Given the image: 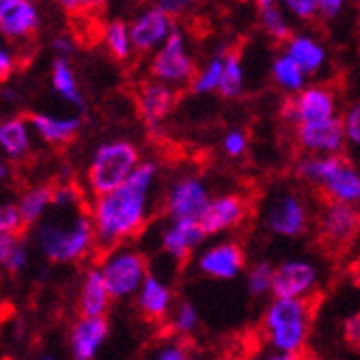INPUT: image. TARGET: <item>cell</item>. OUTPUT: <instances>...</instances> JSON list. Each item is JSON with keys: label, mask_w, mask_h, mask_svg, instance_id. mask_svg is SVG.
<instances>
[{"label": "cell", "mask_w": 360, "mask_h": 360, "mask_svg": "<svg viewBox=\"0 0 360 360\" xmlns=\"http://www.w3.org/2000/svg\"><path fill=\"white\" fill-rule=\"evenodd\" d=\"M311 328V298L272 300L264 313V330L274 352L298 356L307 345Z\"/></svg>", "instance_id": "cell-3"}, {"label": "cell", "mask_w": 360, "mask_h": 360, "mask_svg": "<svg viewBox=\"0 0 360 360\" xmlns=\"http://www.w3.org/2000/svg\"><path fill=\"white\" fill-rule=\"evenodd\" d=\"M339 121H341L343 134H345V143H352L354 147H358V143H360V106L358 104L347 106L343 112V119H339Z\"/></svg>", "instance_id": "cell-37"}, {"label": "cell", "mask_w": 360, "mask_h": 360, "mask_svg": "<svg viewBox=\"0 0 360 360\" xmlns=\"http://www.w3.org/2000/svg\"><path fill=\"white\" fill-rule=\"evenodd\" d=\"M283 117L287 121H293L296 125L335 119L337 117V95L330 86H323V84L304 86L300 93H296L293 100H289L285 104Z\"/></svg>", "instance_id": "cell-8"}, {"label": "cell", "mask_w": 360, "mask_h": 360, "mask_svg": "<svg viewBox=\"0 0 360 360\" xmlns=\"http://www.w3.org/2000/svg\"><path fill=\"white\" fill-rule=\"evenodd\" d=\"M104 41L108 52L112 54V58L127 63L132 58L134 50H132V41H129V30L127 24L123 20H110L104 26Z\"/></svg>", "instance_id": "cell-32"}, {"label": "cell", "mask_w": 360, "mask_h": 360, "mask_svg": "<svg viewBox=\"0 0 360 360\" xmlns=\"http://www.w3.org/2000/svg\"><path fill=\"white\" fill-rule=\"evenodd\" d=\"M18 68V58L9 46L0 44V82H7Z\"/></svg>", "instance_id": "cell-42"}, {"label": "cell", "mask_w": 360, "mask_h": 360, "mask_svg": "<svg viewBox=\"0 0 360 360\" xmlns=\"http://www.w3.org/2000/svg\"><path fill=\"white\" fill-rule=\"evenodd\" d=\"M218 93L224 100H238V97L244 95V68H242V58L238 52L226 50L224 54Z\"/></svg>", "instance_id": "cell-30"}, {"label": "cell", "mask_w": 360, "mask_h": 360, "mask_svg": "<svg viewBox=\"0 0 360 360\" xmlns=\"http://www.w3.org/2000/svg\"><path fill=\"white\" fill-rule=\"evenodd\" d=\"M196 326H199V309L192 302H181L171 317V330L175 335L188 337L196 330Z\"/></svg>", "instance_id": "cell-35"}, {"label": "cell", "mask_w": 360, "mask_h": 360, "mask_svg": "<svg viewBox=\"0 0 360 360\" xmlns=\"http://www.w3.org/2000/svg\"><path fill=\"white\" fill-rule=\"evenodd\" d=\"M212 201L207 186L199 177H184L173 184L167 196V214L175 220H199Z\"/></svg>", "instance_id": "cell-11"}, {"label": "cell", "mask_w": 360, "mask_h": 360, "mask_svg": "<svg viewBox=\"0 0 360 360\" xmlns=\"http://www.w3.org/2000/svg\"><path fill=\"white\" fill-rule=\"evenodd\" d=\"M224 54L226 50L220 48L210 60L207 65L201 70V72H196L192 82H190V89L192 93L196 95H207V93H214L218 91V84H220V76H222V60H224Z\"/></svg>", "instance_id": "cell-33"}, {"label": "cell", "mask_w": 360, "mask_h": 360, "mask_svg": "<svg viewBox=\"0 0 360 360\" xmlns=\"http://www.w3.org/2000/svg\"><path fill=\"white\" fill-rule=\"evenodd\" d=\"M80 207V190L76 184H56L52 186V203L50 210L54 212H68Z\"/></svg>", "instance_id": "cell-36"}, {"label": "cell", "mask_w": 360, "mask_h": 360, "mask_svg": "<svg viewBox=\"0 0 360 360\" xmlns=\"http://www.w3.org/2000/svg\"><path fill=\"white\" fill-rule=\"evenodd\" d=\"M177 93L171 86H165L160 82H145L139 93V108L149 129H158L160 123L165 121L171 110L175 108Z\"/></svg>", "instance_id": "cell-19"}, {"label": "cell", "mask_w": 360, "mask_h": 360, "mask_svg": "<svg viewBox=\"0 0 360 360\" xmlns=\"http://www.w3.org/2000/svg\"><path fill=\"white\" fill-rule=\"evenodd\" d=\"M52 203V186L50 184H41V186H32L28 188L15 205L18 216L22 220V226H35L37 222H41L50 210Z\"/></svg>", "instance_id": "cell-26"}, {"label": "cell", "mask_w": 360, "mask_h": 360, "mask_svg": "<svg viewBox=\"0 0 360 360\" xmlns=\"http://www.w3.org/2000/svg\"><path fill=\"white\" fill-rule=\"evenodd\" d=\"M32 242L52 264H76L95 250V233L84 210L56 212L35 224Z\"/></svg>", "instance_id": "cell-2"}, {"label": "cell", "mask_w": 360, "mask_h": 360, "mask_svg": "<svg viewBox=\"0 0 360 360\" xmlns=\"http://www.w3.org/2000/svg\"><path fill=\"white\" fill-rule=\"evenodd\" d=\"M205 240L196 220H175L162 233V250L175 259H188Z\"/></svg>", "instance_id": "cell-21"}, {"label": "cell", "mask_w": 360, "mask_h": 360, "mask_svg": "<svg viewBox=\"0 0 360 360\" xmlns=\"http://www.w3.org/2000/svg\"><path fill=\"white\" fill-rule=\"evenodd\" d=\"M15 242H18V238H13V236H0V266L5 264V259Z\"/></svg>", "instance_id": "cell-48"}, {"label": "cell", "mask_w": 360, "mask_h": 360, "mask_svg": "<svg viewBox=\"0 0 360 360\" xmlns=\"http://www.w3.org/2000/svg\"><path fill=\"white\" fill-rule=\"evenodd\" d=\"M343 339L349 345L358 347V343H360V315L358 313H354L352 317L345 319V323H343Z\"/></svg>", "instance_id": "cell-44"}, {"label": "cell", "mask_w": 360, "mask_h": 360, "mask_svg": "<svg viewBox=\"0 0 360 360\" xmlns=\"http://www.w3.org/2000/svg\"><path fill=\"white\" fill-rule=\"evenodd\" d=\"M153 360H190V354L186 352L184 345L173 343V345H165V347H162V349L155 354Z\"/></svg>", "instance_id": "cell-47"}, {"label": "cell", "mask_w": 360, "mask_h": 360, "mask_svg": "<svg viewBox=\"0 0 360 360\" xmlns=\"http://www.w3.org/2000/svg\"><path fill=\"white\" fill-rule=\"evenodd\" d=\"M296 141L304 151H309V155H341L345 147V134L339 117L296 125Z\"/></svg>", "instance_id": "cell-13"}, {"label": "cell", "mask_w": 360, "mask_h": 360, "mask_svg": "<svg viewBox=\"0 0 360 360\" xmlns=\"http://www.w3.org/2000/svg\"><path fill=\"white\" fill-rule=\"evenodd\" d=\"M52 89L63 97L65 102H70L78 110L86 108L84 95L78 86L74 68L70 65L68 58H54V63H52Z\"/></svg>", "instance_id": "cell-27"}, {"label": "cell", "mask_w": 360, "mask_h": 360, "mask_svg": "<svg viewBox=\"0 0 360 360\" xmlns=\"http://www.w3.org/2000/svg\"><path fill=\"white\" fill-rule=\"evenodd\" d=\"M345 3L343 0H317V15L326 20H335L343 13Z\"/></svg>", "instance_id": "cell-43"}, {"label": "cell", "mask_w": 360, "mask_h": 360, "mask_svg": "<svg viewBox=\"0 0 360 360\" xmlns=\"http://www.w3.org/2000/svg\"><path fill=\"white\" fill-rule=\"evenodd\" d=\"M248 214V201L240 194H220L207 203L201 218L196 220L201 226V231L207 236L224 233L229 229H236L246 220Z\"/></svg>", "instance_id": "cell-12"}, {"label": "cell", "mask_w": 360, "mask_h": 360, "mask_svg": "<svg viewBox=\"0 0 360 360\" xmlns=\"http://www.w3.org/2000/svg\"><path fill=\"white\" fill-rule=\"evenodd\" d=\"M37 360H54L52 356H41V358H37Z\"/></svg>", "instance_id": "cell-52"}, {"label": "cell", "mask_w": 360, "mask_h": 360, "mask_svg": "<svg viewBox=\"0 0 360 360\" xmlns=\"http://www.w3.org/2000/svg\"><path fill=\"white\" fill-rule=\"evenodd\" d=\"M319 270L304 259H287L274 266L270 293L274 300H307L315 291Z\"/></svg>", "instance_id": "cell-7"}, {"label": "cell", "mask_w": 360, "mask_h": 360, "mask_svg": "<svg viewBox=\"0 0 360 360\" xmlns=\"http://www.w3.org/2000/svg\"><path fill=\"white\" fill-rule=\"evenodd\" d=\"M110 298L104 287L102 274L97 268H89L84 272V278L80 283V293H78V311L80 317H106L110 309Z\"/></svg>", "instance_id": "cell-22"}, {"label": "cell", "mask_w": 360, "mask_h": 360, "mask_svg": "<svg viewBox=\"0 0 360 360\" xmlns=\"http://www.w3.org/2000/svg\"><path fill=\"white\" fill-rule=\"evenodd\" d=\"M32 149V132L24 117L0 119V151L7 160L20 162Z\"/></svg>", "instance_id": "cell-23"}, {"label": "cell", "mask_w": 360, "mask_h": 360, "mask_svg": "<svg viewBox=\"0 0 360 360\" xmlns=\"http://www.w3.org/2000/svg\"><path fill=\"white\" fill-rule=\"evenodd\" d=\"M266 224L272 233L283 238H296L307 231L309 226V210L304 201L293 192H283L268 205Z\"/></svg>", "instance_id": "cell-9"}, {"label": "cell", "mask_w": 360, "mask_h": 360, "mask_svg": "<svg viewBox=\"0 0 360 360\" xmlns=\"http://www.w3.org/2000/svg\"><path fill=\"white\" fill-rule=\"evenodd\" d=\"M175 28V20L162 13L155 5L141 11L132 22L127 24L129 41H132L134 52H155L162 44L167 41L171 30Z\"/></svg>", "instance_id": "cell-10"}, {"label": "cell", "mask_w": 360, "mask_h": 360, "mask_svg": "<svg viewBox=\"0 0 360 360\" xmlns=\"http://www.w3.org/2000/svg\"><path fill=\"white\" fill-rule=\"evenodd\" d=\"M257 18L261 28L266 30V35H270L274 41H287L293 32L291 24L283 11V7L274 0H259L257 3Z\"/></svg>", "instance_id": "cell-29"}, {"label": "cell", "mask_w": 360, "mask_h": 360, "mask_svg": "<svg viewBox=\"0 0 360 360\" xmlns=\"http://www.w3.org/2000/svg\"><path fill=\"white\" fill-rule=\"evenodd\" d=\"M158 177V165L151 160L141 162L134 173L117 190L95 196L89 218L95 233V248L112 250L134 238L145 220L151 199V188Z\"/></svg>", "instance_id": "cell-1"}, {"label": "cell", "mask_w": 360, "mask_h": 360, "mask_svg": "<svg viewBox=\"0 0 360 360\" xmlns=\"http://www.w3.org/2000/svg\"><path fill=\"white\" fill-rule=\"evenodd\" d=\"M26 266H28V248H26V244L20 242V238H18V242L13 244V248L9 250V255H7V259H5L3 268H5L9 274H20V272H24Z\"/></svg>", "instance_id": "cell-40"}, {"label": "cell", "mask_w": 360, "mask_h": 360, "mask_svg": "<svg viewBox=\"0 0 360 360\" xmlns=\"http://www.w3.org/2000/svg\"><path fill=\"white\" fill-rule=\"evenodd\" d=\"M259 360H300V358L298 356H289V354H281V352H272V354L261 356Z\"/></svg>", "instance_id": "cell-50"}, {"label": "cell", "mask_w": 360, "mask_h": 360, "mask_svg": "<svg viewBox=\"0 0 360 360\" xmlns=\"http://www.w3.org/2000/svg\"><path fill=\"white\" fill-rule=\"evenodd\" d=\"M52 50L56 52V58H68L70 60V56L76 52V44L68 35H56L52 39Z\"/></svg>", "instance_id": "cell-45"}, {"label": "cell", "mask_w": 360, "mask_h": 360, "mask_svg": "<svg viewBox=\"0 0 360 360\" xmlns=\"http://www.w3.org/2000/svg\"><path fill=\"white\" fill-rule=\"evenodd\" d=\"M141 165L139 149L129 141H108L95 149L86 169V184L95 196L117 190Z\"/></svg>", "instance_id": "cell-4"}, {"label": "cell", "mask_w": 360, "mask_h": 360, "mask_svg": "<svg viewBox=\"0 0 360 360\" xmlns=\"http://www.w3.org/2000/svg\"><path fill=\"white\" fill-rule=\"evenodd\" d=\"M149 70H151L153 82H160L171 89L192 82L196 68L188 52L186 35L181 28L175 26L171 30V35L167 37V41L153 52Z\"/></svg>", "instance_id": "cell-6"}, {"label": "cell", "mask_w": 360, "mask_h": 360, "mask_svg": "<svg viewBox=\"0 0 360 360\" xmlns=\"http://www.w3.org/2000/svg\"><path fill=\"white\" fill-rule=\"evenodd\" d=\"M136 307L149 321H165L173 309V291L158 276H147L136 293Z\"/></svg>", "instance_id": "cell-20"}, {"label": "cell", "mask_w": 360, "mask_h": 360, "mask_svg": "<svg viewBox=\"0 0 360 360\" xmlns=\"http://www.w3.org/2000/svg\"><path fill=\"white\" fill-rule=\"evenodd\" d=\"M343 162H345L343 155H307L298 162L296 175L307 184H315L321 188L337 173V169Z\"/></svg>", "instance_id": "cell-28"}, {"label": "cell", "mask_w": 360, "mask_h": 360, "mask_svg": "<svg viewBox=\"0 0 360 360\" xmlns=\"http://www.w3.org/2000/svg\"><path fill=\"white\" fill-rule=\"evenodd\" d=\"M26 121L30 132L37 134L44 143L52 147H63L72 143L82 127L80 117H54L46 112H30Z\"/></svg>", "instance_id": "cell-18"}, {"label": "cell", "mask_w": 360, "mask_h": 360, "mask_svg": "<svg viewBox=\"0 0 360 360\" xmlns=\"http://www.w3.org/2000/svg\"><path fill=\"white\" fill-rule=\"evenodd\" d=\"M155 7L162 11V13H167L169 18H177L179 13H184L186 9L192 7V3H188V0H160V3H155Z\"/></svg>", "instance_id": "cell-46"}, {"label": "cell", "mask_w": 360, "mask_h": 360, "mask_svg": "<svg viewBox=\"0 0 360 360\" xmlns=\"http://www.w3.org/2000/svg\"><path fill=\"white\" fill-rule=\"evenodd\" d=\"M7 177H9V165L5 160H0V181L7 179Z\"/></svg>", "instance_id": "cell-51"}, {"label": "cell", "mask_w": 360, "mask_h": 360, "mask_svg": "<svg viewBox=\"0 0 360 360\" xmlns=\"http://www.w3.org/2000/svg\"><path fill=\"white\" fill-rule=\"evenodd\" d=\"M97 270L102 274L110 300H125L136 296L143 281L149 276L145 255L127 246H117L108 250Z\"/></svg>", "instance_id": "cell-5"}, {"label": "cell", "mask_w": 360, "mask_h": 360, "mask_svg": "<svg viewBox=\"0 0 360 360\" xmlns=\"http://www.w3.org/2000/svg\"><path fill=\"white\" fill-rule=\"evenodd\" d=\"M24 231L22 220L18 216L15 205L11 203H0V236H13L18 238Z\"/></svg>", "instance_id": "cell-38"}, {"label": "cell", "mask_w": 360, "mask_h": 360, "mask_svg": "<svg viewBox=\"0 0 360 360\" xmlns=\"http://www.w3.org/2000/svg\"><path fill=\"white\" fill-rule=\"evenodd\" d=\"M285 48V54L298 65L304 76L317 74L326 65V48L311 35H291Z\"/></svg>", "instance_id": "cell-25"}, {"label": "cell", "mask_w": 360, "mask_h": 360, "mask_svg": "<svg viewBox=\"0 0 360 360\" xmlns=\"http://www.w3.org/2000/svg\"><path fill=\"white\" fill-rule=\"evenodd\" d=\"M222 149L229 158H242L248 149V136L242 129H231L222 139Z\"/></svg>", "instance_id": "cell-41"}, {"label": "cell", "mask_w": 360, "mask_h": 360, "mask_svg": "<svg viewBox=\"0 0 360 360\" xmlns=\"http://www.w3.org/2000/svg\"><path fill=\"white\" fill-rule=\"evenodd\" d=\"M244 250L236 242H220L199 255V270L212 278L233 281L244 270Z\"/></svg>", "instance_id": "cell-16"}, {"label": "cell", "mask_w": 360, "mask_h": 360, "mask_svg": "<svg viewBox=\"0 0 360 360\" xmlns=\"http://www.w3.org/2000/svg\"><path fill=\"white\" fill-rule=\"evenodd\" d=\"M41 13L30 0H0V35L9 41H26L37 32Z\"/></svg>", "instance_id": "cell-14"}, {"label": "cell", "mask_w": 360, "mask_h": 360, "mask_svg": "<svg viewBox=\"0 0 360 360\" xmlns=\"http://www.w3.org/2000/svg\"><path fill=\"white\" fill-rule=\"evenodd\" d=\"M281 7L300 22H313L317 18V0H285Z\"/></svg>", "instance_id": "cell-39"}, {"label": "cell", "mask_w": 360, "mask_h": 360, "mask_svg": "<svg viewBox=\"0 0 360 360\" xmlns=\"http://www.w3.org/2000/svg\"><path fill=\"white\" fill-rule=\"evenodd\" d=\"M272 272H274V266L268 264V261H257L255 266H250L248 276H246V287L250 296L261 298V296H266V293H270Z\"/></svg>", "instance_id": "cell-34"}, {"label": "cell", "mask_w": 360, "mask_h": 360, "mask_svg": "<svg viewBox=\"0 0 360 360\" xmlns=\"http://www.w3.org/2000/svg\"><path fill=\"white\" fill-rule=\"evenodd\" d=\"M321 192L326 194L328 203H345L356 205L360 199V175L349 160L337 169V173L321 186Z\"/></svg>", "instance_id": "cell-24"}, {"label": "cell", "mask_w": 360, "mask_h": 360, "mask_svg": "<svg viewBox=\"0 0 360 360\" xmlns=\"http://www.w3.org/2000/svg\"><path fill=\"white\" fill-rule=\"evenodd\" d=\"M110 335L106 317H80L70 333V349L74 360H95Z\"/></svg>", "instance_id": "cell-17"}, {"label": "cell", "mask_w": 360, "mask_h": 360, "mask_svg": "<svg viewBox=\"0 0 360 360\" xmlns=\"http://www.w3.org/2000/svg\"><path fill=\"white\" fill-rule=\"evenodd\" d=\"M0 100H7V102H20V93H18V89H13V86H5L3 89V93H0Z\"/></svg>", "instance_id": "cell-49"}, {"label": "cell", "mask_w": 360, "mask_h": 360, "mask_svg": "<svg viewBox=\"0 0 360 360\" xmlns=\"http://www.w3.org/2000/svg\"><path fill=\"white\" fill-rule=\"evenodd\" d=\"M272 78L276 82V86H281L287 93H300L304 89L307 76L302 74V70L293 63L287 54H281L274 58L272 63Z\"/></svg>", "instance_id": "cell-31"}, {"label": "cell", "mask_w": 360, "mask_h": 360, "mask_svg": "<svg viewBox=\"0 0 360 360\" xmlns=\"http://www.w3.org/2000/svg\"><path fill=\"white\" fill-rule=\"evenodd\" d=\"M358 207L345 203H328L319 216V233L335 248L347 246L358 231Z\"/></svg>", "instance_id": "cell-15"}]
</instances>
